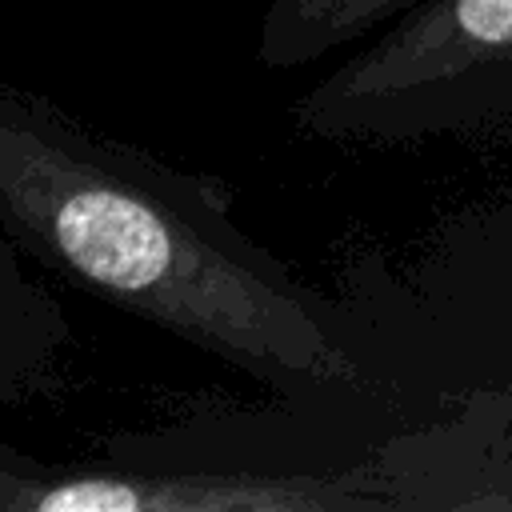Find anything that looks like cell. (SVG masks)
<instances>
[{"label":"cell","mask_w":512,"mask_h":512,"mask_svg":"<svg viewBox=\"0 0 512 512\" xmlns=\"http://www.w3.org/2000/svg\"><path fill=\"white\" fill-rule=\"evenodd\" d=\"M0 232L104 304L308 408L372 400L352 320L236 220V192L0 80Z\"/></svg>","instance_id":"6da1fadb"},{"label":"cell","mask_w":512,"mask_h":512,"mask_svg":"<svg viewBox=\"0 0 512 512\" xmlns=\"http://www.w3.org/2000/svg\"><path fill=\"white\" fill-rule=\"evenodd\" d=\"M292 128L336 144L512 132V0H424L292 104Z\"/></svg>","instance_id":"7a4b0ae2"},{"label":"cell","mask_w":512,"mask_h":512,"mask_svg":"<svg viewBox=\"0 0 512 512\" xmlns=\"http://www.w3.org/2000/svg\"><path fill=\"white\" fill-rule=\"evenodd\" d=\"M360 512L400 508L392 472L272 468H52L0 444V512Z\"/></svg>","instance_id":"3957f363"},{"label":"cell","mask_w":512,"mask_h":512,"mask_svg":"<svg viewBox=\"0 0 512 512\" xmlns=\"http://www.w3.org/2000/svg\"><path fill=\"white\" fill-rule=\"evenodd\" d=\"M16 248L20 244L4 232L0 236V404H16L40 392L56 376L72 344L64 304L24 272Z\"/></svg>","instance_id":"277c9868"},{"label":"cell","mask_w":512,"mask_h":512,"mask_svg":"<svg viewBox=\"0 0 512 512\" xmlns=\"http://www.w3.org/2000/svg\"><path fill=\"white\" fill-rule=\"evenodd\" d=\"M416 4L424 0H268L256 36V60L264 68L312 64L392 24Z\"/></svg>","instance_id":"5b68a950"},{"label":"cell","mask_w":512,"mask_h":512,"mask_svg":"<svg viewBox=\"0 0 512 512\" xmlns=\"http://www.w3.org/2000/svg\"><path fill=\"white\" fill-rule=\"evenodd\" d=\"M448 508H508L512 512V436H504L452 492Z\"/></svg>","instance_id":"8992f818"}]
</instances>
